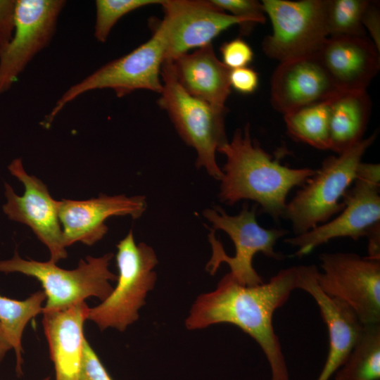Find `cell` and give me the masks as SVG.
<instances>
[{
    "label": "cell",
    "instance_id": "obj_28",
    "mask_svg": "<svg viewBox=\"0 0 380 380\" xmlns=\"http://www.w3.org/2000/svg\"><path fill=\"white\" fill-rule=\"evenodd\" d=\"M220 51L222 62L231 70L247 67L254 56L252 48L240 37L224 42Z\"/></svg>",
    "mask_w": 380,
    "mask_h": 380
},
{
    "label": "cell",
    "instance_id": "obj_27",
    "mask_svg": "<svg viewBox=\"0 0 380 380\" xmlns=\"http://www.w3.org/2000/svg\"><path fill=\"white\" fill-rule=\"evenodd\" d=\"M212 2L224 11L243 20L241 28V33L248 34L252 27L266 20L262 3L255 0H211Z\"/></svg>",
    "mask_w": 380,
    "mask_h": 380
},
{
    "label": "cell",
    "instance_id": "obj_3",
    "mask_svg": "<svg viewBox=\"0 0 380 380\" xmlns=\"http://www.w3.org/2000/svg\"><path fill=\"white\" fill-rule=\"evenodd\" d=\"M256 207L246 204L238 215H228L220 206L207 208L204 217L212 224L208 234L212 255L206 270L212 275L221 263L230 267V274L241 284L255 286L263 283L253 266L255 254L262 253L270 258L282 260V253L274 251L277 241L289 231L284 229H266L256 220Z\"/></svg>",
    "mask_w": 380,
    "mask_h": 380
},
{
    "label": "cell",
    "instance_id": "obj_34",
    "mask_svg": "<svg viewBox=\"0 0 380 380\" xmlns=\"http://www.w3.org/2000/svg\"><path fill=\"white\" fill-rule=\"evenodd\" d=\"M368 258L380 260V223L374 225L368 234Z\"/></svg>",
    "mask_w": 380,
    "mask_h": 380
},
{
    "label": "cell",
    "instance_id": "obj_14",
    "mask_svg": "<svg viewBox=\"0 0 380 380\" xmlns=\"http://www.w3.org/2000/svg\"><path fill=\"white\" fill-rule=\"evenodd\" d=\"M346 192L343 209L336 217L300 235L284 240L297 248L294 255L301 258L315 248L336 238L354 241L367 236L380 223V184L355 179Z\"/></svg>",
    "mask_w": 380,
    "mask_h": 380
},
{
    "label": "cell",
    "instance_id": "obj_8",
    "mask_svg": "<svg viewBox=\"0 0 380 380\" xmlns=\"http://www.w3.org/2000/svg\"><path fill=\"white\" fill-rule=\"evenodd\" d=\"M165 54V39L154 25L153 35L147 42L71 86L57 101L46 117L45 122L49 125L68 103L89 91L111 89L118 97L138 89L160 94L163 90L160 72Z\"/></svg>",
    "mask_w": 380,
    "mask_h": 380
},
{
    "label": "cell",
    "instance_id": "obj_21",
    "mask_svg": "<svg viewBox=\"0 0 380 380\" xmlns=\"http://www.w3.org/2000/svg\"><path fill=\"white\" fill-rule=\"evenodd\" d=\"M371 109L367 91L345 93L333 101L329 120L331 151L340 154L363 139Z\"/></svg>",
    "mask_w": 380,
    "mask_h": 380
},
{
    "label": "cell",
    "instance_id": "obj_32",
    "mask_svg": "<svg viewBox=\"0 0 380 380\" xmlns=\"http://www.w3.org/2000/svg\"><path fill=\"white\" fill-rule=\"evenodd\" d=\"M362 25L368 30L372 37V42L380 51V13L376 3L369 1V3L362 17Z\"/></svg>",
    "mask_w": 380,
    "mask_h": 380
},
{
    "label": "cell",
    "instance_id": "obj_6",
    "mask_svg": "<svg viewBox=\"0 0 380 380\" xmlns=\"http://www.w3.org/2000/svg\"><path fill=\"white\" fill-rule=\"evenodd\" d=\"M113 258L111 253L87 256L80 260L77 268L68 270L49 260H24L15 251L11 258L0 260V272H18L37 279L46 294L43 312L65 309L91 296L105 300L113 289L110 281L118 278L109 270Z\"/></svg>",
    "mask_w": 380,
    "mask_h": 380
},
{
    "label": "cell",
    "instance_id": "obj_20",
    "mask_svg": "<svg viewBox=\"0 0 380 380\" xmlns=\"http://www.w3.org/2000/svg\"><path fill=\"white\" fill-rule=\"evenodd\" d=\"M171 62L178 82L187 93L216 107H225L231 93V69L217 58L212 44Z\"/></svg>",
    "mask_w": 380,
    "mask_h": 380
},
{
    "label": "cell",
    "instance_id": "obj_26",
    "mask_svg": "<svg viewBox=\"0 0 380 380\" xmlns=\"http://www.w3.org/2000/svg\"><path fill=\"white\" fill-rule=\"evenodd\" d=\"M163 0H97L94 37L105 42L115 23L126 14L139 8L160 4Z\"/></svg>",
    "mask_w": 380,
    "mask_h": 380
},
{
    "label": "cell",
    "instance_id": "obj_25",
    "mask_svg": "<svg viewBox=\"0 0 380 380\" xmlns=\"http://www.w3.org/2000/svg\"><path fill=\"white\" fill-rule=\"evenodd\" d=\"M369 3L367 0H329V37L365 36L362 20Z\"/></svg>",
    "mask_w": 380,
    "mask_h": 380
},
{
    "label": "cell",
    "instance_id": "obj_17",
    "mask_svg": "<svg viewBox=\"0 0 380 380\" xmlns=\"http://www.w3.org/2000/svg\"><path fill=\"white\" fill-rule=\"evenodd\" d=\"M315 265L297 267L296 289L309 293L316 301L329 334V352L317 380H329L343 364L361 333L363 324L344 302L326 294L317 280Z\"/></svg>",
    "mask_w": 380,
    "mask_h": 380
},
{
    "label": "cell",
    "instance_id": "obj_23",
    "mask_svg": "<svg viewBox=\"0 0 380 380\" xmlns=\"http://www.w3.org/2000/svg\"><path fill=\"white\" fill-rule=\"evenodd\" d=\"M332 100L284 115L288 134L297 141L319 150H330L329 120Z\"/></svg>",
    "mask_w": 380,
    "mask_h": 380
},
{
    "label": "cell",
    "instance_id": "obj_35",
    "mask_svg": "<svg viewBox=\"0 0 380 380\" xmlns=\"http://www.w3.org/2000/svg\"><path fill=\"white\" fill-rule=\"evenodd\" d=\"M12 348L0 323V363L6 353Z\"/></svg>",
    "mask_w": 380,
    "mask_h": 380
},
{
    "label": "cell",
    "instance_id": "obj_18",
    "mask_svg": "<svg viewBox=\"0 0 380 380\" xmlns=\"http://www.w3.org/2000/svg\"><path fill=\"white\" fill-rule=\"evenodd\" d=\"M380 51L365 36L329 37L317 56L343 93L367 91L380 68Z\"/></svg>",
    "mask_w": 380,
    "mask_h": 380
},
{
    "label": "cell",
    "instance_id": "obj_16",
    "mask_svg": "<svg viewBox=\"0 0 380 380\" xmlns=\"http://www.w3.org/2000/svg\"><path fill=\"white\" fill-rule=\"evenodd\" d=\"M147 207L146 198L124 194L108 196L84 201H59V220L66 247L75 242L92 246L108 232L106 220L112 216L129 215L139 218Z\"/></svg>",
    "mask_w": 380,
    "mask_h": 380
},
{
    "label": "cell",
    "instance_id": "obj_12",
    "mask_svg": "<svg viewBox=\"0 0 380 380\" xmlns=\"http://www.w3.org/2000/svg\"><path fill=\"white\" fill-rule=\"evenodd\" d=\"M10 173L25 187L18 196L12 186L5 183L6 202L2 206L9 220L28 226L38 239L49 249V261L56 263L68 256L62 227L59 220V201L53 199L46 185L25 170L21 158L8 165Z\"/></svg>",
    "mask_w": 380,
    "mask_h": 380
},
{
    "label": "cell",
    "instance_id": "obj_9",
    "mask_svg": "<svg viewBox=\"0 0 380 380\" xmlns=\"http://www.w3.org/2000/svg\"><path fill=\"white\" fill-rule=\"evenodd\" d=\"M272 33L265 37L262 50L280 62L315 55L329 37V0H263Z\"/></svg>",
    "mask_w": 380,
    "mask_h": 380
},
{
    "label": "cell",
    "instance_id": "obj_29",
    "mask_svg": "<svg viewBox=\"0 0 380 380\" xmlns=\"http://www.w3.org/2000/svg\"><path fill=\"white\" fill-rule=\"evenodd\" d=\"M77 380H113L86 338Z\"/></svg>",
    "mask_w": 380,
    "mask_h": 380
},
{
    "label": "cell",
    "instance_id": "obj_33",
    "mask_svg": "<svg viewBox=\"0 0 380 380\" xmlns=\"http://www.w3.org/2000/svg\"><path fill=\"white\" fill-rule=\"evenodd\" d=\"M380 184V165L379 163L360 162L356 170V178Z\"/></svg>",
    "mask_w": 380,
    "mask_h": 380
},
{
    "label": "cell",
    "instance_id": "obj_31",
    "mask_svg": "<svg viewBox=\"0 0 380 380\" xmlns=\"http://www.w3.org/2000/svg\"><path fill=\"white\" fill-rule=\"evenodd\" d=\"M16 0H0V50L11 39L15 30Z\"/></svg>",
    "mask_w": 380,
    "mask_h": 380
},
{
    "label": "cell",
    "instance_id": "obj_10",
    "mask_svg": "<svg viewBox=\"0 0 380 380\" xmlns=\"http://www.w3.org/2000/svg\"><path fill=\"white\" fill-rule=\"evenodd\" d=\"M319 287L346 303L363 325L380 323V260L353 253H325L319 256Z\"/></svg>",
    "mask_w": 380,
    "mask_h": 380
},
{
    "label": "cell",
    "instance_id": "obj_30",
    "mask_svg": "<svg viewBox=\"0 0 380 380\" xmlns=\"http://www.w3.org/2000/svg\"><path fill=\"white\" fill-rule=\"evenodd\" d=\"M229 83L231 88L239 93L252 94L258 87V74L248 66L232 69L229 74Z\"/></svg>",
    "mask_w": 380,
    "mask_h": 380
},
{
    "label": "cell",
    "instance_id": "obj_5",
    "mask_svg": "<svg viewBox=\"0 0 380 380\" xmlns=\"http://www.w3.org/2000/svg\"><path fill=\"white\" fill-rule=\"evenodd\" d=\"M163 90L158 101L168 114L182 139L197 153L196 166L220 180L222 171L215 154L228 142L225 131L226 107L220 108L187 93L178 82L171 61L165 60L161 68Z\"/></svg>",
    "mask_w": 380,
    "mask_h": 380
},
{
    "label": "cell",
    "instance_id": "obj_7",
    "mask_svg": "<svg viewBox=\"0 0 380 380\" xmlns=\"http://www.w3.org/2000/svg\"><path fill=\"white\" fill-rule=\"evenodd\" d=\"M115 258L117 285L99 305L89 308L87 320L101 331L114 328L122 332L139 319V310L155 286L158 258L151 246L136 243L132 229L117 244Z\"/></svg>",
    "mask_w": 380,
    "mask_h": 380
},
{
    "label": "cell",
    "instance_id": "obj_22",
    "mask_svg": "<svg viewBox=\"0 0 380 380\" xmlns=\"http://www.w3.org/2000/svg\"><path fill=\"white\" fill-rule=\"evenodd\" d=\"M335 380H379L380 323L365 324Z\"/></svg>",
    "mask_w": 380,
    "mask_h": 380
},
{
    "label": "cell",
    "instance_id": "obj_36",
    "mask_svg": "<svg viewBox=\"0 0 380 380\" xmlns=\"http://www.w3.org/2000/svg\"><path fill=\"white\" fill-rule=\"evenodd\" d=\"M43 380H50V377L48 376V377H46L45 379H44Z\"/></svg>",
    "mask_w": 380,
    "mask_h": 380
},
{
    "label": "cell",
    "instance_id": "obj_15",
    "mask_svg": "<svg viewBox=\"0 0 380 380\" xmlns=\"http://www.w3.org/2000/svg\"><path fill=\"white\" fill-rule=\"evenodd\" d=\"M343 94L317 54L280 62L270 80L271 104L283 115Z\"/></svg>",
    "mask_w": 380,
    "mask_h": 380
},
{
    "label": "cell",
    "instance_id": "obj_11",
    "mask_svg": "<svg viewBox=\"0 0 380 380\" xmlns=\"http://www.w3.org/2000/svg\"><path fill=\"white\" fill-rule=\"evenodd\" d=\"M65 4L63 0H16L14 32L0 50V95L11 88L28 63L49 45Z\"/></svg>",
    "mask_w": 380,
    "mask_h": 380
},
{
    "label": "cell",
    "instance_id": "obj_4",
    "mask_svg": "<svg viewBox=\"0 0 380 380\" xmlns=\"http://www.w3.org/2000/svg\"><path fill=\"white\" fill-rule=\"evenodd\" d=\"M376 136L375 132L338 156L325 158L287 202L282 218L291 222L294 235L328 222L343 209V198L355 180L357 167Z\"/></svg>",
    "mask_w": 380,
    "mask_h": 380
},
{
    "label": "cell",
    "instance_id": "obj_1",
    "mask_svg": "<svg viewBox=\"0 0 380 380\" xmlns=\"http://www.w3.org/2000/svg\"><path fill=\"white\" fill-rule=\"evenodd\" d=\"M296 280L297 267L281 270L268 282L255 286L242 285L228 273L215 290L196 298L184 325L189 330L220 323L238 327L261 348L270 365V380H289L272 317L296 289Z\"/></svg>",
    "mask_w": 380,
    "mask_h": 380
},
{
    "label": "cell",
    "instance_id": "obj_13",
    "mask_svg": "<svg viewBox=\"0 0 380 380\" xmlns=\"http://www.w3.org/2000/svg\"><path fill=\"white\" fill-rule=\"evenodd\" d=\"M165 13L156 24L165 41V60L172 61L209 44L224 30L243 20L226 13L211 0H163Z\"/></svg>",
    "mask_w": 380,
    "mask_h": 380
},
{
    "label": "cell",
    "instance_id": "obj_2",
    "mask_svg": "<svg viewBox=\"0 0 380 380\" xmlns=\"http://www.w3.org/2000/svg\"><path fill=\"white\" fill-rule=\"evenodd\" d=\"M217 152L226 156L221 169L220 201L229 205L242 200L255 201L275 221L283 217L289 191L301 186L315 172L309 167L291 168L272 159L252 139L248 124L236 129Z\"/></svg>",
    "mask_w": 380,
    "mask_h": 380
},
{
    "label": "cell",
    "instance_id": "obj_24",
    "mask_svg": "<svg viewBox=\"0 0 380 380\" xmlns=\"http://www.w3.org/2000/svg\"><path fill=\"white\" fill-rule=\"evenodd\" d=\"M46 300L44 291H37L24 300H17L0 295V323L15 351V371L23 373L22 336L28 322L42 312V304Z\"/></svg>",
    "mask_w": 380,
    "mask_h": 380
},
{
    "label": "cell",
    "instance_id": "obj_19",
    "mask_svg": "<svg viewBox=\"0 0 380 380\" xmlns=\"http://www.w3.org/2000/svg\"><path fill=\"white\" fill-rule=\"evenodd\" d=\"M89 307L84 301L43 312L42 323L54 365L56 380H77L85 339L84 323Z\"/></svg>",
    "mask_w": 380,
    "mask_h": 380
}]
</instances>
